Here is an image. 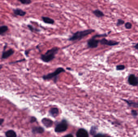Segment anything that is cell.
<instances>
[{
  "label": "cell",
  "mask_w": 138,
  "mask_h": 137,
  "mask_svg": "<svg viewBox=\"0 0 138 137\" xmlns=\"http://www.w3.org/2000/svg\"><path fill=\"white\" fill-rule=\"evenodd\" d=\"M107 34H97L93 36V37L94 38H98V37H107Z\"/></svg>",
  "instance_id": "obj_26"
},
{
  "label": "cell",
  "mask_w": 138,
  "mask_h": 137,
  "mask_svg": "<svg viewBox=\"0 0 138 137\" xmlns=\"http://www.w3.org/2000/svg\"><path fill=\"white\" fill-rule=\"evenodd\" d=\"M134 48H135L136 49H137V50H138V43L136 44L134 46Z\"/></svg>",
  "instance_id": "obj_33"
},
{
  "label": "cell",
  "mask_w": 138,
  "mask_h": 137,
  "mask_svg": "<svg viewBox=\"0 0 138 137\" xmlns=\"http://www.w3.org/2000/svg\"><path fill=\"white\" fill-rule=\"evenodd\" d=\"M30 51V50H26L25 51V54L27 57L28 56V54L29 53Z\"/></svg>",
  "instance_id": "obj_30"
},
{
  "label": "cell",
  "mask_w": 138,
  "mask_h": 137,
  "mask_svg": "<svg viewBox=\"0 0 138 137\" xmlns=\"http://www.w3.org/2000/svg\"><path fill=\"white\" fill-rule=\"evenodd\" d=\"M76 136L77 137H88L89 134L87 130L83 128H80L77 131Z\"/></svg>",
  "instance_id": "obj_9"
},
{
  "label": "cell",
  "mask_w": 138,
  "mask_h": 137,
  "mask_svg": "<svg viewBox=\"0 0 138 137\" xmlns=\"http://www.w3.org/2000/svg\"><path fill=\"white\" fill-rule=\"evenodd\" d=\"M65 137H73V135L71 134H68L67 135H65Z\"/></svg>",
  "instance_id": "obj_32"
},
{
  "label": "cell",
  "mask_w": 138,
  "mask_h": 137,
  "mask_svg": "<svg viewBox=\"0 0 138 137\" xmlns=\"http://www.w3.org/2000/svg\"><path fill=\"white\" fill-rule=\"evenodd\" d=\"M125 27L126 29H130L132 27V25L131 23L126 22L125 24Z\"/></svg>",
  "instance_id": "obj_25"
},
{
  "label": "cell",
  "mask_w": 138,
  "mask_h": 137,
  "mask_svg": "<svg viewBox=\"0 0 138 137\" xmlns=\"http://www.w3.org/2000/svg\"><path fill=\"white\" fill-rule=\"evenodd\" d=\"M121 99L122 101H124L125 103H126L129 107L138 108V102H136L132 100H127L125 99Z\"/></svg>",
  "instance_id": "obj_11"
},
{
  "label": "cell",
  "mask_w": 138,
  "mask_h": 137,
  "mask_svg": "<svg viewBox=\"0 0 138 137\" xmlns=\"http://www.w3.org/2000/svg\"><path fill=\"white\" fill-rule=\"evenodd\" d=\"M128 82L130 85L136 87L138 86V77L134 74L129 75L128 78Z\"/></svg>",
  "instance_id": "obj_5"
},
{
  "label": "cell",
  "mask_w": 138,
  "mask_h": 137,
  "mask_svg": "<svg viewBox=\"0 0 138 137\" xmlns=\"http://www.w3.org/2000/svg\"><path fill=\"white\" fill-rule=\"evenodd\" d=\"M66 72L65 69L62 67H59L57 68L56 70L53 72L49 73L47 75L42 76V78L45 80H51L54 78V83L57 82L58 79V76L61 73Z\"/></svg>",
  "instance_id": "obj_3"
},
{
  "label": "cell",
  "mask_w": 138,
  "mask_h": 137,
  "mask_svg": "<svg viewBox=\"0 0 138 137\" xmlns=\"http://www.w3.org/2000/svg\"><path fill=\"white\" fill-rule=\"evenodd\" d=\"M68 127V124L67 121L65 119H62L60 122L57 123L54 128V131L56 133L63 132L67 130Z\"/></svg>",
  "instance_id": "obj_4"
},
{
  "label": "cell",
  "mask_w": 138,
  "mask_h": 137,
  "mask_svg": "<svg viewBox=\"0 0 138 137\" xmlns=\"http://www.w3.org/2000/svg\"><path fill=\"white\" fill-rule=\"evenodd\" d=\"M125 23V22L123 20L121 19H119L117 20V23H116V25L117 27L120 26V25H122L124 24Z\"/></svg>",
  "instance_id": "obj_23"
},
{
  "label": "cell",
  "mask_w": 138,
  "mask_h": 137,
  "mask_svg": "<svg viewBox=\"0 0 138 137\" xmlns=\"http://www.w3.org/2000/svg\"><path fill=\"white\" fill-rule=\"evenodd\" d=\"M97 128L96 126H93L91 127L90 131V133L91 135L95 136L97 134Z\"/></svg>",
  "instance_id": "obj_19"
},
{
  "label": "cell",
  "mask_w": 138,
  "mask_h": 137,
  "mask_svg": "<svg viewBox=\"0 0 138 137\" xmlns=\"http://www.w3.org/2000/svg\"><path fill=\"white\" fill-rule=\"evenodd\" d=\"M42 123L46 128H51L53 125V121L47 118H44L42 119Z\"/></svg>",
  "instance_id": "obj_10"
},
{
  "label": "cell",
  "mask_w": 138,
  "mask_h": 137,
  "mask_svg": "<svg viewBox=\"0 0 138 137\" xmlns=\"http://www.w3.org/2000/svg\"><path fill=\"white\" fill-rule=\"evenodd\" d=\"M8 30V28L7 25H3L0 26V35L3 36Z\"/></svg>",
  "instance_id": "obj_17"
},
{
  "label": "cell",
  "mask_w": 138,
  "mask_h": 137,
  "mask_svg": "<svg viewBox=\"0 0 138 137\" xmlns=\"http://www.w3.org/2000/svg\"><path fill=\"white\" fill-rule=\"evenodd\" d=\"M99 43L102 45L113 46L118 45L119 42L115 41H113V40H108L105 38H103L101 40H100Z\"/></svg>",
  "instance_id": "obj_7"
},
{
  "label": "cell",
  "mask_w": 138,
  "mask_h": 137,
  "mask_svg": "<svg viewBox=\"0 0 138 137\" xmlns=\"http://www.w3.org/2000/svg\"><path fill=\"white\" fill-rule=\"evenodd\" d=\"M4 119H3L1 118H0V125H1L4 122Z\"/></svg>",
  "instance_id": "obj_31"
},
{
  "label": "cell",
  "mask_w": 138,
  "mask_h": 137,
  "mask_svg": "<svg viewBox=\"0 0 138 137\" xmlns=\"http://www.w3.org/2000/svg\"><path fill=\"white\" fill-rule=\"evenodd\" d=\"M42 21L45 23L48 24L53 25L54 23V21L53 19L48 17H42Z\"/></svg>",
  "instance_id": "obj_15"
},
{
  "label": "cell",
  "mask_w": 138,
  "mask_h": 137,
  "mask_svg": "<svg viewBox=\"0 0 138 137\" xmlns=\"http://www.w3.org/2000/svg\"><path fill=\"white\" fill-rule=\"evenodd\" d=\"M37 121V119L34 117H31L30 118V122L31 123H33L36 122Z\"/></svg>",
  "instance_id": "obj_27"
},
{
  "label": "cell",
  "mask_w": 138,
  "mask_h": 137,
  "mask_svg": "<svg viewBox=\"0 0 138 137\" xmlns=\"http://www.w3.org/2000/svg\"><path fill=\"white\" fill-rule=\"evenodd\" d=\"M106 136L104 134H102V133H98V134H96L95 135V137H102V136Z\"/></svg>",
  "instance_id": "obj_28"
},
{
  "label": "cell",
  "mask_w": 138,
  "mask_h": 137,
  "mask_svg": "<svg viewBox=\"0 0 138 137\" xmlns=\"http://www.w3.org/2000/svg\"><path fill=\"white\" fill-rule=\"evenodd\" d=\"M24 60H25V59H22V60H18V61H15V62H13L10 63V64H15V63L17 62H22V61H24Z\"/></svg>",
  "instance_id": "obj_29"
},
{
  "label": "cell",
  "mask_w": 138,
  "mask_h": 137,
  "mask_svg": "<svg viewBox=\"0 0 138 137\" xmlns=\"http://www.w3.org/2000/svg\"><path fill=\"white\" fill-rule=\"evenodd\" d=\"M99 40L96 39L93 37L87 41L88 47L89 48H95L97 47L99 43Z\"/></svg>",
  "instance_id": "obj_6"
},
{
  "label": "cell",
  "mask_w": 138,
  "mask_h": 137,
  "mask_svg": "<svg viewBox=\"0 0 138 137\" xmlns=\"http://www.w3.org/2000/svg\"><path fill=\"white\" fill-rule=\"evenodd\" d=\"M13 13L16 15L24 17L26 14V12L25 11L23 10L20 8H17L13 9Z\"/></svg>",
  "instance_id": "obj_14"
},
{
  "label": "cell",
  "mask_w": 138,
  "mask_h": 137,
  "mask_svg": "<svg viewBox=\"0 0 138 137\" xmlns=\"http://www.w3.org/2000/svg\"><path fill=\"white\" fill-rule=\"evenodd\" d=\"M132 115L133 117L134 118H136V117L138 115V113L136 110L133 109L131 111Z\"/></svg>",
  "instance_id": "obj_24"
},
{
  "label": "cell",
  "mask_w": 138,
  "mask_h": 137,
  "mask_svg": "<svg viewBox=\"0 0 138 137\" xmlns=\"http://www.w3.org/2000/svg\"><path fill=\"white\" fill-rule=\"evenodd\" d=\"M27 27H28V29L31 31V32H39L40 31L39 29H36V28H34V27H33V26L32 25H27Z\"/></svg>",
  "instance_id": "obj_20"
},
{
  "label": "cell",
  "mask_w": 138,
  "mask_h": 137,
  "mask_svg": "<svg viewBox=\"0 0 138 137\" xmlns=\"http://www.w3.org/2000/svg\"><path fill=\"white\" fill-rule=\"evenodd\" d=\"M23 5H30L32 3L31 0H18Z\"/></svg>",
  "instance_id": "obj_21"
},
{
  "label": "cell",
  "mask_w": 138,
  "mask_h": 137,
  "mask_svg": "<svg viewBox=\"0 0 138 137\" xmlns=\"http://www.w3.org/2000/svg\"><path fill=\"white\" fill-rule=\"evenodd\" d=\"M5 135L7 137H16L17 134L13 130H9L5 133Z\"/></svg>",
  "instance_id": "obj_16"
},
{
  "label": "cell",
  "mask_w": 138,
  "mask_h": 137,
  "mask_svg": "<svg viewBox=\"0 0 138 137\" xmlns=\"http://www.w3.org/2000/svg\"><path fill=\"white\" fill-rule=\"evenodd\" d=\"M59 110L56 107L52 108L49 111V113L50 115L55 118L59 115Z\"/></svg>",
  "instance_id": "obj_13"
},
{
  "label": "cell",
  "mask_w": 138,
  "mask_h": 137,
  "mask_svg": "<svg viewBox=\"0 0 138 137\" xmlns=\"http://www.w3.org/2000/svg\"><path fill=\"white\" fill-rule=\"evenodd\" d=\"M126 68L125 66L124 65H119L116 66V69L117 70H119V71H121V70H124Z\"/></svg>",
  "instance_id": "obj_22"
},
{
  "label": "cell",
  "mask_w": 138,
  "mask_h": 137,
  "mask_svg": "<svg viewBox=\"0 0 138 137\" xmlns=\"http://www.w3.org/2000/svg\"><path fill=\"white\" fill-rule=\"evenodd\" d=\"M14 52H15V51L12 49H10L7 51H5V50L3 49L1 58L3 59H7L8 58L11 56L12 55H13Z\"/></svg>",
  "instance_id": "obj_8"
},
{
  "label": "cell",
  "mask_w": 138,
  "mask_h": 137,
  "mask_svg": "<svg viewBox=\"0 0 138 137\" xmlns=\"http://www.w3.org/2000/svg\"><path fill=\"white\" fill-rule=\"evenodd\" d=\"M44 132V130L43 128L40 126H36L33 127L32 130V132L34 134H42Z\"/></svg>",
  "instance_id": "obj_12"
},
{
  "label": "cell",
  "mask_w": 138,
  "mask_h": 137,
  "mask_svg": "<svg viewBox=\"0 0 138 137\" xmlns=\"http://www.w3.org/2000/svg\"><path fill=\"white\" fill-rule=\"evenodd\" d=\"M0 26H1V25H0Z\"/></svg>",
  "instance_id": "obj_35"
},
{
  "label": "cell",
  "mask_w": 138,
  "mask_h": 137,
  "mask_svg": "<svg viewBox=\"0 0 138 137\" xmlns=\"http://www.w3.org/2000/svg\"><path fill=\"white\" fill-rule=\"evenodd\" d=\"M95 31L93 29H88L83 31H78L73 34L72 36L68 39L70 41H74L76 40H80L88 35L90 34Z\"/></svg>",
  "instance_id": "obj_2"
},
{
  "label": "cell",
  "mask_w": 138,
  "mask_h": 137,
  "mask_svg": "<svg viewBox=\"0 0 138 137\" xmlns=\"http://www.w3.org/2000/svg\"><path fill=\"white\" fill-rule=\"evenodd\" d=\"M3 68V65H0V70Z\"/></svg>",
  "instance_id": "obj_34"
},
{
  "label": "cell",
  "mask_w": 138,
  "mask_h": 137,
  "mask_svg": "<svg viewBox=\"0 0 138 137\" xmlns=\"http://www.w3.org/2000/svg\"><path fill=\"white\" fill-rule=\"evenodd\" d=\"M59 48L57 47L49 49L45 54L41 55V59L44 62L48 63L53 60L56 58V55L58 53Z\"/></svg>",
  "instance_id": "obj_1"
},
{
  "label": "cell",
  "mask_w": 138,
  "mask_h": 137,
  "mask_svg": "<svg viewBox=\"0 0 138 137\" xmlns=\"http://www.w3.org/2000/svg\"><path fill=\"white\" fill-rule=\"evenodd\" d=\"M93 13L95 16L97 17L98 18H100V17H102L104 16V14L102 11L99 9H96L95 10H94Z\"/></svg>",
  "instance_id": "obj_18"
}]
</instances>
